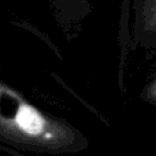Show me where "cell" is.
Returning <instances> with one entry per match:
<instances>
[{
	"label": "cell",
	"instance_id": "6da1fadb",
	"mask_svg": "<svg viewBox=\"0 0 156 156\" xmlns=\"http://www.w3.org/2000/svg\"><path fill=\"white\" fill-rule=\"evenodd\" d=\"M16 122L18 127L29 135H40L46 130V121L45 118L32 106L22 105L17 112ZM50 138L54 135L50 133H45Z\"/></svg>",
	"mask_w": 156,
	"mask_h": 156
},
{
	"label": "cell",
	"instance_id": "7a4b0ae2",
	"mask_svg": "<svg viewBox=\"0 0 156 156\" xmlns=\"http://www.w3.org/2000/svg\"><path fill=\"white\" fill-rule=\"evenodd\" d=\"M143 24L147 30L156 32V0H145L141 11Z\"/></svg>",
	"mask_w": 156,
	"mask_h": 156
},
{
	"label": "cell",
	"instance_id": "3957f363",
	"mask_svg": "<svg viewBox=\"0 0 156 156\" xmlns=\"http://www.w3.org/2000/svg\"><path fill=\"white\" fill-rule=\"evenodd\" d=\"M146 99L156 102V79L147 87L146 89Z\"/></svg>",
	"mask_w": 156,
	"mask_h": 156
}]
</instances>
